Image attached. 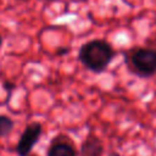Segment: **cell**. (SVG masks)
Wrapping results in <instances>:
<instances>
[{
    "label": "cell",
    "instance_id": "obj_1",
    "mask_svg": "<svg viewBox=\"0 0 156 156\" xmlns=\"http://www.w3.org/2000/svg\"><path fill=\"white\" fill-rule=\"evenodd\" d=\"M115 57V50L107 40L91 39L80 45L78 51L79 62L90 72L102 73L112 58Z\"/></svg>",
    "mask_w": 156,
    "mask_h": 156
},
{
    "label": "cell",
    "instance_id": "obj_2",
    "mask_svg": "<svg viewBox=\"0 0 156 156\" xmlns=\"http://www.w3.org/2000/svg\"><path fill=\"white\" fill-rule=\"evenodd\" d=\"M129 69L141 78H150L156 74V49L135 48L128 56Z\"/></svg>",
    "mask_w": 156,
    "mask_h": 156
},
{
    "label": "cell",
    "instance_id": "obj_3",
    "mask_svg": "<svg viewBox=\"0 0 156 156\" xmlns=\"http://www.w3.org/2000/svg\"><path fill=\"white\" fill-rule=\"evenodd\" d=\"M43 133V126L39 122L29 123L24 130L22 132L20 140L16 145V152L18 156H28L34 147V145L38 143L40 135Z\"/></svg>",
    "mask_w": 156,
    "mask_h": 156
},
{
    "label": "cell",
    "instance_id": "obj_4",
    "mask_svg": "<svg viewBox=\"0 0 156 156\" xmlns=\"http://www.w3.org/2000/svg\"><path fill=\"white\" fill-rule=\"evenodd\" d=\"M46 156H77V151L67 136L60 135L51 140Z\"/></svg>",
    "mask_w": 156,
    "mask_h": 156
},
{
    "label": "cell",
    "instance_id": "obj_5",
    "mask_svg": "<svg viewBox=\"0 0 156 156\" xmlns=\"http://www.w3.org/2000/svg\"><path fill=\"white\" fill-rule=\"evenodd\" d=\"M104 154V144L94 134L87 135L80 145L79 156H102Z\"/></svg>",
    "mask_w": 156,
    "mask_h": 156
},
{
    "label": "cell",
    "instance_id": "obj_6",
    "mask_svg": "<svg viewBox=\"0 0 156 156\" xmlns=\"http://www.w3.org/2000/svg\"><path fill=\"white\" fill-rule=\"evenodd\" d=\"M13 127H15V123L10 117L5 115H0V136L9 135L12 132Z\"/></svg>",
    "mask_w": 156,
    "mask_h": 156
},
{
    "label": "cell",
    "instance_id": "obj_7",
    "mask_svg": "<svg viewBox=\"0 0 156 156\" xmlns=\"http://www.w3.org/2000/svg\"><path fill=\"white\" fill-rule=\"evenodd\" d=\"M16 88V85H15V83H12V82H4V89L7 91V93H11L13 89Z\"/></svg>",
    "mask_w": 156,
    "mask_h": 156
},
{
    "label": "cell",
    "instance_id": "obj_8",
    "mask_svg": "<svg viewBox=\"0 0 156 156\" xmlns=\"http://www.w3.org/2000/svg\"><path fill=\"white\" fill-rule=\"evenodd\" d=\"M67 51H68V49H67V48H62V49L57 50V54H56V55H65Z\"/></svg>",
    "mask_w": 156,
    "mask_h": 156
},
{
    "label": "cell",
    "instance_id": "obj_9",
    "mask_svg": "<svg viewBox=\"0 0 156 156\" xmlns=\"http://www.w3.org/2000/svg\"><path fill=\"white\" fill-rule=\"evenodd\" d=\"M152 45H154L152 48L156 49V33H155V37H154V44H152Z\"/></svg>",
    "mask_w": 156,
    "mask_h": 156
},
{
    "label": "cell",
    "instance_id": "obj_10",
    "mask_svg": "<svg viewBox=\"0 0 156 156\" xmlns=\"http://www.w3.org/2000/svg\"><path fill=\"white\" fill-rule=\"evenodd\" d=\"M41 1H46V2H50V1H55V0H41Z\"/></svg>",
    "mask_w": 156,
    "mask_h": 156
},
{
    "label": "cell",
    "instance_id": "obj_11",
    "mask_svg": "<svg viewBox=\"0 0 156 156\" xmlns=\"http://www.w3.org/2000/svg\"><path fill=\"white\" fill-rule=\"evenodd\" d=\"M1 44H2V38L0 37V46H1Z\"/></svg>",
    "mask_w": 156,
    "mask_h": 156
}]
</instances>
